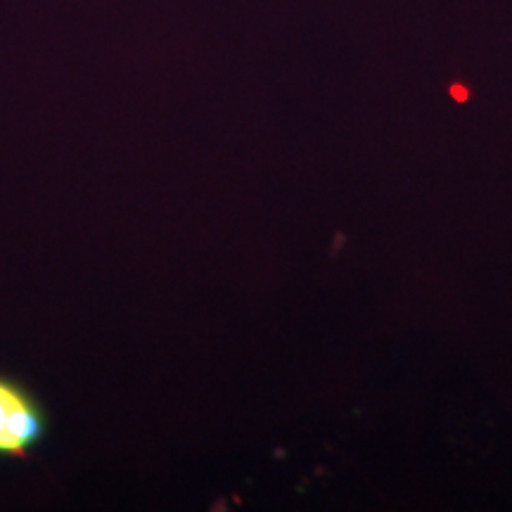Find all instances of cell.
Listing matches in <instances>:
<instances>
[{"mask_svg":"<svg viewBox=\"0 0 512 512\" xmlns=\"http://www.w3.org/2000/svg\"><path fill=\"white\" fill-rule=\"evenodd\" d=\"M43 432L46 418L38 403L15 382L0 377V456L24 458Z\"/></svg>","mask_w":512,"mask_h":512,"instance_id":"obj_1","label":"cell"}]
</instances>
